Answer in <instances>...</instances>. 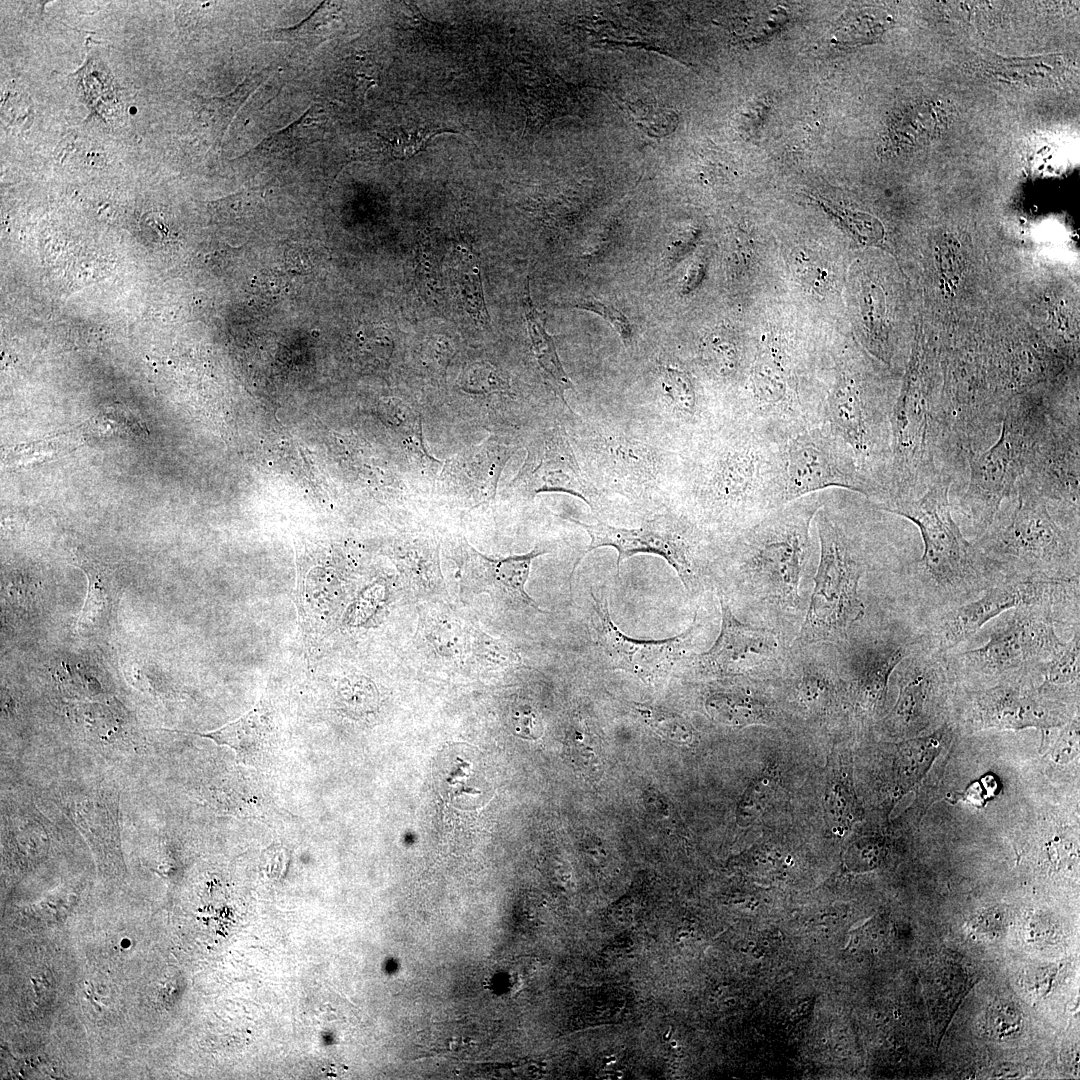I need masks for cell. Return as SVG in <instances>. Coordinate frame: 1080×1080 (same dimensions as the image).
I'll list each match as a JSON object with an SVG mask.
<instances>
[{
  "instance_id": "obj_1",
  "label": "cell",
  "mask_w": 1080,
  "mask_h": 1080,
  "mask_svg": "<svg viewBox=\"0 0 1080 1080\" xmlns=\"http://www.w3.org/2000/svg\"><path fill=\"white\" fill-rule=\"evenodd\" d=\"M678 477L691 515L733 533L785 504L779 443L738 418L687 442Z\"/></svg>"
},
{
  "instance_id": "obj_2",
  "label": "cell",
  "mask_w": 1080,
  "mask_h": 1080,
  "mask_svg": "<svg viewBox=\"0 0 1080 1080\" xmlns=\"http://www.w3.org/2000/svg\"><path fill=\"white\" fill-rule=\"evenodd\" d=\"M880 509L860 493L829 489L813 520L818 539L814 587L797 642L844 645L865 614L859 583L873 558L871 527Z\"/></svg>"
},
{
  "instance_id": "obj_3",
  "label": "cell",
  "mask_w": 1080,
  "mask_h": 1080,
  "mask_svg": "<svg viewBox=\"0 0 1080 1080\" xmlns=\"http://www.w3.org/2000/svg\"><path fill=\"white\" fill-rule=\"evenodd\" d=\"M826 491L788 502L735 532L733 565L753 600L781 614L800 609V584L816 554L812 525Z\"/></svg>"
},
{
  "instance_id": "obj_4",
  "label": "cell",
  "mask_w": 1080,
  "mask_h": 1080,
  "mask_svg": "<svg viewBox=\"0 0 1080 1080\" xmlns=\"http://www.w3.org/2000/svg\"><path fill=\"white\" fill-rule=\"evenodd\" d=\"M1056 403L1057 393L1016 395L1007 405L996 441L967 455L965 487L955 507L976 538L993 524L1003 501L1014 496L1050 427Z\"/></svg>"
},
{
  "instance_id": "obj_5",
  "label": "cell",
  "mask_w": 1080,
  "mask_h": 1080,
  "mask_svg": "<svg viewBox=\"0 0 1080 1080\" xmlns=\"http://www.w3.org/2000/svg\"><path fill=\"white\" fill-rule=\"evenodd\" d=\"M953 484V479L943 477L918 498L885 510L918 528L923 554L914 563L915 572L925 592L948 608L978 597L1003 580L955 522L949 500Z\"/></svg>"
},
{
  "instance_id": "obj_6",
  "label": "cell",
  "mask_w": 1080,
  "mask_h": 1080,
  "mask_svg": "<svg viewBox=\"0 0 1080 1080\" xmlns=\"http://www.w3.org/2000/svg\"><path fill=\"white\" fill-rule=\"evenodd\" d=\"M1006 523L974 543L1004 578L1079 579V535L1063 528L1046 502L1019 480Z\"/></svg>"
},
{
  "instance_id": "obj_7",
  "label": "cell",
  "mask_w": 1080,
  "mask_h": 1080,
  "mask_svg": "<svg viewBox=\"0 0 1080 1080\" xmlns=\"http://www.w3.org/2000/svg\"><path fill=\"white\" fill-rule=\"evenodd\" d=\"M1061 615L1049 605H1024L1004 612L984 645L949 653L957 676L1001 681L1025 673L1039 675L1041 667L1063 644L1055 630Z\"/></svg>"
},
{
  "instance_id": "obj_8",
  "label": "cell",
  "mask_w": 1080,
  "mask_h": 1080,
  "mask_svg": "<svg viewBox=\"0 0 1080 1080\" xmlns=\"http://www.w3.org/2000/svg\"><path fill=\"white\" fill-rule=\"evenodd\" d=\"M1024 605H1049L1062 614L1079 609V579L1006 578L978 597L945 609L924 631L930 649L949 652L1004 612Z\"/></svg>"
},
{
  "instance_id": "obj_9",
  "label": "cell",
  "mask_w": 1080,
  "mask_h": 1080,
  "mask_svg": "<svg viewBox=\"0 0 1080 1080\" xmlns=\"http://www.w3.org/2000/svg\"><path fill=\"white\" fill-rule=\"evenodd\" d=\"M1079 400L1062 393L1050 427L1020 479L1046 502L1053 518L1079 534Z\"/></svg>"
},
{
  "instance_id": "obj_10",
  "label": "cell",
  "mask_w": 1080,
  "mask_h": 1080,
  "mask_svg": "<svg viewBox=\"0 0 1080 1080\" xmlns=\"http://www.w3.org/2000/svg\"><path fill=\"white\" fill-rule=\"evenodd\" d=\"M589 535L590 542L573 571L591 551L612 547L618 552L617 570L628 558L641 553L662 557L675 570L686 590L696 594L701 588L702 552L699 530L690 520L657 515L638 528H624L599 521L572 520Z\"/></svg>"
},
{
  "instance_id": "obj_11",
  "label": "cell",
  "mask_w": 1080,
  "mask_h": 1080,
  "mask_svg": "<svg viewBox=\"0 0 1080 1080\" xmlns=\"http://www.w3.org/2000/svg\"><path fill=\"white\" fill-rule=\"evenodd\" d=\"M779 457L785 504L829 489L871 498L852 452L823 424L802 429L779 443Z\"/></svg>"
},
{
  "instance_id": "obj_12",
  "label": "cell",
  "mask_w": 1080,
  "mask_h": 1080,
  "mask_svg": "<svg viewBox=\"0 0 1080 1080\" xmlns=\"http://www.w3.org/2000/svg\"><path fill=\"white\" fill-rule=\"evenodd\" d=\"M593 607V630L603 663L611 669L630 672L644 682L653 683L664 677L690 648L698 630V612L691 625L666 639H637L623 633L611 618L605 595L597 597L590 591Z\"/></svg>"
},
{
  "instance_id": "obj_13",
  "label": "cell",
  "mask_w": 1080,
  "mask_h": 1080,
  "mask_svg": "<svg viewBox=\"0 0 1080 1080\" xmlns=\"http://www.w3.org/2000/svg\"><path fill=\"white\" fill-rule=\"evenodd\" d=\"M583 455L596 482L622 496H647L663 473L657 449L622 431L596 429L583 439Z\"/></svg>"
},
{
  "instance_id": "obj_14",
  "label": "cell",
  "mask_w": 1080,
  "mask_h": 1080,
  "mask_svg": "<svg viewBox=\"0 0 1080 1080\" xmlns=\"http://www.w3.org/2000/svg\"><path fill=\"white\" fill-rule=\"evenodd\" d=\"M521 494L564 492L581 499L591 510L600 503V492L577 460L565 428L545 430L528 447L526 459L512 482Z\"/></svg>"
},
{
  "instance_id": "obj_15",
  "label": "cell",
  "mask_w": 1080,
  "mask_h": 1080,
  "mask_svg": "<svg viewBox=\"0 0 1080 1080\" xmlns=\"http://www.w3.org/2000/svg\"><path fill=\"white\" fill-rule=\"evenodd\" d=\"M1036 674L1025 673L999 681L993 687L970 694L966 712L968 724L974 728H1046L1059 724L1063 709L1044 699L1038 687L1033 688Z\"/></svg>"
},
{
  "instance_id": "obj_16",
  "label": "cell",
  "mask_w": 1080,
  "mask_h": 1080,
  "mask_svg": "<svg viewBox=\"0 0 1080 1080\" xmlns=\"http://www.w3.org/2000/svg\"><path fill=\"white\" fill-rule=\"evenodd\" d=\"M721 629L712 647L698 655V664L717 676H734L778 661L782 652L772 631L741 622L719 594Z\"/></svg>"
},
{
  "instance_id": "obj_17",
  "label": "cell",
  "mask_w": 1080,
  "mask_h": 1080,
  "mask_svg": "<svg viewBox=\"0 0 1080 1080\" xmlns=\"http://www.w3.org/2000/svg\"><path fill=\"white\" fill-rule=\"evenodd\" d=\"M898 699L885 719L892 733H904L924 727L929 718L928 704L936 693L957 676L949 652L922 646L900 664Z\"/></svg>"
},
{
  "instance_id": "obj_18",
  "label": "cell",
  "mask_w": 1080,
  "mask_h": 1080,
  "mask_svg": "<svg viewBox=\"0 0 1080 1080\" xmlns=\"http://www.w3.org/2000/svg\"><path fill=\"white\" fill-rule=\"evenodd\" d=\"M924 632L894 634L858 645L848 659L850 693L863 713L875 712L885 701L888 682L899 664L924 646Z\"/></svg>"
},
{
  "instance_id": "obj_19",
  "label": "cell",
  "mask_w": 1080,
  "mask_h": 1080,
  "mask_svg": "<svg viewBox=\"0 0 1080 1080\" xmlns=\"http://www.w3.org/2000/svg\"><path fill=\"white\" fill-rule=\"evenodd\" d=\"M463 555L460 565L462 590L470 594L486 593L494 600L543 612L525 590L532 561L546 553L533 549L522 554L506 558L487 557L466 541L462 545Z\"/></svg>"
},
{
  "instance_id": "obj_20",
  "label": "cell",
  "mask_w": 1080,
  "mask_h": 1080,
  "mask_svg": "<svg viewBox=\"0 0 1080 1080\" xmlns=\"http://www.w3.org/2000/svg\"><path fill=\"white\" fill-rule=\"evenodd\" d=\"M269 732L268 719L261 707L249 711L234 722L207 733H191L226 745L238 759L253 762L263 751Z\"/></svg>"
},
{
  "instance_id": "obj_21",
  "label": "cell",
  "mask_w": 1080,
  "mask_h": 1080,
  "mask_svg": "<svg viewBox=\"0 0 1080 1080\" xmlns=\"http://www.w3.org/2000/svg\"><path fill=\"white\" fill-rule=\"evenodd\" d=\"M697 358L704 373L720 384H731L742 376L743 349L728 332L717 330L705 335L698 344Z\"/></svg>"
},
{
  "instance_id": "obj_22",
  "label": "cell",
  "mask_w": 1080,
  "mask_h": 1080,
  "mask_svg": "<svg viewBox=\"0 0 1080 1080\" xmlns=\"http://www.w3.org/2000/svg\"><path fill=\"white\" fill-rule=\"evenodd\" d=\"M523 308L536 360L556 394L565 402L564 393L572 389L573 384L563 369L552 336L546 331L545 317L532 303L528 282L524 291Z\"/></svg>"
},
{
  "instance_id": "obj_23",
  "label": "cell",
  "mask_w": 1080,
  "mask_h": 1080,
  "mask_svg": "<svg viewBox=\"0 0 1080 1080\" xmlns=\"http://www.w3.org/2000/svg\"><path fill=\"white\" fill-rule=\"evenodd\" d=\"M705 705L713 719L733 727L769 725L775 717L765 700L744 691L713 693Z\"/></svg>"
},
{
  "instance_id": "obj_24",
  "label": "cell",
  "mask_w": 1080,
  "mask_h": 1080,
  "mask_svg": "<svg viewBox=\"0 0 1080 1080\" xmlns=\"http://www.w3.org/2000/svg\"><path fill=\"white\" fill-rule=\"evenodd\" d=\"M270 73L266 68L247 77L231 93L221 97L200 98L198 115L212 133L214 141H221L235 114L247 98L263 83Z\"/></svg>"
},
{
  "instance_id": "obj_25",
  "label": "cell",
  "mask_w": 1080,
  "mask_h": 1080,
  "mask_svg": "<svg viewBox=\"0 0 1080 1080\" xmlns=\"http://www.w3.org/2000/svg\"><path fill=\"white\" fill-rule=\"evenodd\" d=\"M452 260L449 280L463 309L478 323L488 325L489 315L484 302L477 258L466 248L458 246Z\"/></svg>"
},
{
  "instance_id": "obj_26",
  "label": "cell",
  "mask_w": 1080,
  "mask_h": 1080,
  "mask_svg": "<svg viewBox=\"0 0 1080 1080\" xmlns=\"http://www.w3.org/2000/svg\"><path fill=\"white\" fill-rule=\"evenodd\" d=\"M1079 676L1080 630L1076 627L1070 640L1063 642L1058 651L1041 667L1039 678L1042 683L1038 689L1046 696L1067 689L1078 692Z\"/></svg>"
},
{
  "instance_id": "obj_27",
  "label": "cell",
  "mask_w": 1080,
  "mask_h": 1080,
  "mask_svg": "<svg viewBox=\"0 0 1080 1080\" xmlns=\"http://www.w3.org/2000/svg\"><path fill=\"white\" fill-rule=\"evenodd\" d=\"M797 698L809 712L824 714L835 698L834 673L815 660L802 663Z\"/></svg>"
},
{
  "instance_id": "obj_28",
  "label": "cell",
  "mask_w": 1080,
  "mask_h": 1080,
  "mask_svg": "<svg viewBox=\"0 0 1080 1080\" xmlns=\"http://www.w3.org/2000/svg\"><path fill=\"white\" fill-rule=\"evenodd\" d=\"M421 626L428 646L439 656L459 657L467 648L468 635L454 616L437 612L427 614Z\"/></svg>"
},
{
  "instance_id": "obj_29",
  "label": "cell",
  "mask_w": 1080,
  "mask_h": 1080,
  "mask_svg": "<svg viewBox=\"0 0 1080 1080\" xmlns=\"http://www.w3.org/2000/svg\"><path fill=\"white\" fill-rule=\"evenodd\" d=\"M632 122L649 137H664L677 126V115L654 99L621 100Z\"/></svg>"
},
{
  "instance_id": "obj_30",
  "label": "cell",
  "mask_w": 1080,
  "mask_h": 1080,
  "mask_svg": "<svg viewBox=\"0 0 1080 1080\" xmlns=\"http://www.w3.org/2000/svg\"><path fill=\"white\" fill-rule=\"evenodd\" d=\"M407 565L413 588L423 593H438L444 588L438 549L429 541H413Z\"/></svg>"
},
{
  "instance_id": "obj_31",
  "label": "cell",
  "mask_w": 1080,
  "mask_h": 1080,
  "mask_svg": "<svg viewBox=\"0 0 1080 1080\" xmlns=\"http://www.w3.org/2000/svg\"><path fill=\"white\" fill-rule=\"evenodd\" d=\"M633 708L645 724L665 739L680 745L693 742V728L683 717L643 703H637Z\"/></svg>"
},
{
  "instance_id": "obj_32",
  "label": "cell",
  "mask_w": 1080,
  "mask_h": 1080,
  "mask_svg": "<svg viewBox=\"0 0 1080 1080\" xmlns=\"http://www.w3.org/2000/svg\"><path fill=\"white\" fill-rule=\"evenodd\" d=\"M825 809L833 828H846L855 819L856 803L854 795L841 773L831 771L825 791Z\"/></svg>"
},
{
  "instance_id": "obj_33",
  "label": "cell",
  "mask_w": 1080,
  "mask_h": 1080,
  "mask_svg": "<svg viewBox=\"0 0 1080 1080\" xmlns=\"http://www.w3.org/2000/svg\"><path fill=\"white\" fill-rule=\"evenodd\" d=\"M776 789V782L770 776H761L745 790L737 806V822L742 825L752 823L769 805Z\"/></svg>"
},
{
  "instance_id": "obj_34",
  "label": "cell",
  "mask_w": 1080,
  "mask_h": 1080,
  "mask_svg": "<svg viewBox=\"0 0 1080 1080\" xmlns=\"http://www.w3.org/2000/svg\"><path fill=\"white\" fill-rule=\"evenodd\" d=\"M444 129L434 128H412L404 129L397 128L390 131L389 136L384 138L390 154L394 158L403 159L411 157L425 147L426 143L433 136L443 133Z\"/></svg>"
},
{
  "instance_id": "obj_35",
  "label": "cell",
  "mask_w": 1080,
  "mask_h": 1080,
  "mask_svg": "<svg viewBox=\"0 0 1080 1080\" xmlns=\"http://www.w3.org/2000/svg\"><path fill=\"white\" fill-rule=\"evenodd\" d=\"M333 6L328 3L320 5L307 19L300 24L272 32L271 37L276 40H296L305 38L325 37L330 19L334 16Z\"/></svg>"
},
{
  "instance_id": "obj_36",
  "label": "cell",
  "mask_w": 1080,
  "mask_h": 1080,
  "mask_svg": "<svg viewBox=\"0 0 1080 1080\" xmlns=\"http://www.w3.org/2000/svg\"><path fill=\"white\" fill-rule=\"evenodd\" d=\"M340 694L347 708L353 712H369L377 706V689L369 679L364 677L347 679L340 689Z\"/></svg>"
},
{
  "instance_id": "obj_37",
  "label": "cell",
  "mask_w": 1080,
  "mask_h": 1080,
  "mask_svg": "<svg viewBox=\"0 0 1080 1080\" xmlns=\"http://www.w3.org/2000/svg\"><path fill=\"white\" fill-rule=\"evenodd\" d=\"M576 307L593 312L606 321L618 333L623 344L629 348L633 344V331L626 316L610 304L595 299L592 296L585 297L576 304Z\"/></svg>"
},
{
  "instance_id": "obj_38",
  "label": "cell",
  "mask_w": 1080,
  "mask_h": 1080,
  "mask_svg": "<svg viewBox=\"0 0 1080 1080\" xmlns=\"http://www.w3.org/2000/svg\"><path fill=\"white\" fill-rule=\"evenodd\" d=\"M570 743L574 758L583 769L591 771L597 763L592 734L585 722L574 723L570 733Z\"/></svg>"
},
{
  "instance_id": "obj_39",
  "label": "cell",
  "mask_w": 1080,
  "mask_h": 1080,
  "mask_svg": "<svg viewBox=\"0 0 1080 1080\" xmlns=\"http://www.w3.org/2000/svg\"><path fill=\"white\" fill-rule=\"evenodd\" d=\"M472 639L476 654L492 664H503L511 658V651L504 643L478 629H473Z\"/></svg>"
},
{
  "instance_id": "obj_40",
  "label": "cell",
  "mask_w": 1080,
  "mask_h": 1080,
  "mask_svg": "<svg viewBox=\"0 0 1080 1080\" xmlns=\"http://www.w3.org/2000/svg\"><path fill=\"white\" fill-rule=\"evenodd\" d=\"M1079 749V717L1075 716L1061 731L1053 750L1057 762H1067L1074 758Z\"/></svg>"
},
{
  "instance_id": "obj_41",
  "label": "cell",
  "mask_w": 1080,
  "mask_h": 1080,
  "mask_svg": "<svg viewBox=\"0 0 1080 1080\" xmlns=\"http://www.w3.org/2000/svg\"><path fill=\"white\" fill-rule=\"evenodd\" d=\"M512 723L515 732L528 739H537L542 735V724L537 715L529 706H519L512 714Z\"/></svg>"
}]
</instances>
